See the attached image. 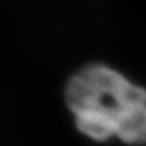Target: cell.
<instances>
[{"label":"cell","instance_id":"obj_1","mask_svg":"<svg viewBox=\"0 0 146 146\" xmlns=\"http://www.w3.org/2000/svg\"><path fill=\"white\" fill-rule=\"evenodd\" d=\"M65 101L77 128L88 138L146 143V91L116 70L84 67L70 80Z\"/></svg>","mask_w":146,"mask_h":146}]
</instances>
